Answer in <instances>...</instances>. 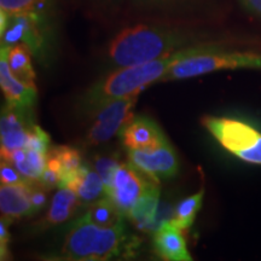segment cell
Returning <instances> with one entry per match:
<instances>
[{
  "label": "cell",
  "mask_w": 261,
  "mask_h": 261,
  "mask_svg": "<svg viewBox=\"0 0 261 261\" xmlns=\"http://www.w3.org/2000/svg\"><path fill=\"white\" fill-rule=\"evenodd\" d=\"M204 38L202 33L181 25L136 24L113 38L108 57L117 68L129 67L208 41Z\"/></svg>",
  "instance_id": "6da1fadb"
},
{
  "label": "cell",
  "mask_w": 261,
  "mask_h": 261,
  "mask_svg": "<svg viewBox=\"0 0 261 261\" xmlns=\"http://www.w3.org/2000/svg\"><path fill=\"white\" fill-rule=\"evenodd\" d=\"M215 44L218 42L205 41L145 63L117 68V70L107 75L86 91L81 99L83 109L93 113L97 108L112 100L129 96H138L149 85L161 81L172 65L177 62L192 55L210 50Z\"/></svg>",
  "instance_id": "7a4b0ae2"
},
{
  "label": "cell",
  "mask_w": 261,
  "mask_h": 261,
  "mask_svg": "<svg viewBox=\"0 0 261 261\" xmlns=\"http://www.w3.org/2000/svg\"><path fill=\"white\" fill-rule=\"evenodd\" d=\"M138 243L127 233L123 219L112 227L94 224L85 213L65 234L61 252L55 259L106 261L129 256Z\"/></svg>",
  "instance_id": "3957f363"
},
{
  "label": "cell",
  "mask_w": 261,
  "mask_h": 261,
  "mask_svg": "<svg viewBox=\"0 0 261 261\" xmlns=\"http://www.w3.org/2000/svg\"><path fill=\"white\" fill-rule=\"evenodd\" d=\"M256 69L261 70V54L250 51L225 50L218 42L210 50L179 61L166 73L160 83L182 80L220 70Z\"/></svg>",
  "instance_id": "277c9868"
},
{
  "label": "cell",
  "mask_w": 261,
  "mask_h": 261,
  "mask_svg": "<svg viewBox=\"0 0 261 261\" xmlns=\"http://www.w3.org/2000/svg\"><path fill=\"white\" fill-rule=\"evenodd\" d=\"M201 123L237 159L261 166V132L255 127L237 119L213 115L203 116Z\"/></svg>",
  "instance_id": "5b68a950"
},
{
  "label": "cell",
  "mask_w": 261,
  "mask_h": 261,
  "mask_svg": "<svg viewBox=\"0 0 261 261\" xmlns=\"http://www.w3.org/2000/svg\"><path fill=\"white\" fill-rule=\"evenodd\" d=\"M138 96H129L112 100L94 110V121L89 129L86 143L98 145L121 132L123 127L133 119Z\"/></svg>",
  "instance_id": "8992f818"
},
{
  "label": "cell",
  "mask_w": 261,
  "mask_h": 261,
  "mask_svg": "<svg viewBox=\"0 0 261 261\" xmlns=\"http://www.w3.org/2000/svg\"><path fill=\"white\" fill-rule=\"evenodd\" d=\"M151 181V178L139 171L130 162L121 163L114 174L113 181L107 190L106 196L115 203L123 217H127Z\"/></svg>",
  "instance_id": "52a82bcc"
},
{
  "label": "cell",
  "mask_w": 261,
  "mask_h": 261,
  "mask_svg": "<svg viewBox=\"0 0 261 261\" xmlns=\"http://www.w3.org/2000/svg\"><path fill=\"white\" fill-rule=\"evenodd\" d=\"M128 162L152 180L174 177L179 171V160L172 145L167 144L154 150L127 149Z\"/></svg>",
  "instance_id": "ba28073f"
},
{
  "label": "cell",
  "mask_w": 261,
  "mask_h": 261,
  "mask_svg": "<svg viewBox=\"0 0 261 261\" xmlns=\"http://www.w3.org/2000/svg\"><path fill=\"white\" fill-rule=\"evenodd\" d=\"M11 45L2 44L0 50V86L6 106L19 113L31 112L37 102V86H29L18 80L10 69L8 54Z\"/></svg>",
  "instance_id": "9c48e42d"
},
{
  "label": "cell",
  "mask_w": 261,
  "mask_h": 261,
  "mask_svg": "<svg viewBox=\"0 0 261 261\" xmlns=\"http://www.w3.org/2000/svg\"><path fill=\"white\" fill-rule=\"evenodd\" d=\"M120 133L123 145L132 150H154L169 143L158 123L143 115L133 117Z\"/></svg>",
  "instance_id": "30bf717a"
},
{
  "label": "cell",
  "mask_w": 261,
  "mask_h": 261,
  "mask_svg": "<svg viewBox=\"0 0 261 261\" xmlns=\"http://www.w3.org/2000/svg\"><path fill=\"white\" fill-rule=\"evenodd\" d=\"M154 250L162 260L191 261L182 230L168 220L163 223L154 232Z\"/></svg>",
  "instance_id": "8fae6325"
},
{
  "label": "cell",
  "mask_w": 261,
  "mask_h": 261,
  "mask_svg": "<svg viewBox=\"0 0 261 261\" xmlns=\"http://www.w3.org/2000/svg\"><path fill=\"white\" fill-rule=\"evenodd\" d=\"M31 181L14 185H2L0 188V211L2 218L11 223L16 219L31 217Z\"/></svg>",
  "instance_id": "7c38bea8"
},
{
  "label": "cell",
  "mask_w": 261,
  "mask_h": 261,
  "mask_svg": "<svg viewBox=\"0 0 261 261\" xmlns=\"http://www.w3.org/2000/svg\"><path fill=\"white\" fill-rule=\"evenodd\" d=\"M29 126H25L24 114L8 106L3 108L2 120H0L2 158H8L15 150L24 148Z\"/></svg>",
  "instance_id": "4fadbf2b"
},
{
  "label": "cell",
  "mask_w": 261,
  "mask_h": 261,
  "mask_svg": "<svg viewBox=\"0 0 261 261\" xmlns=\"http://www.w3.org/2000/svg\"><path fill=\"white\" fill-rule=\"evenodd\" d=\"M160 205V188L159 182L152 180L138 198L132 210L129 211L128 218L130 223L140 231L154 232L155 218Z\"/></svg>",
  "instance_id": "5bb4252c"
},
{
  "label": "cell",
  "mask_w": 261,
  "mask_h": 261,
  "mask_svg": "<svg viewBox=\"0 0 261 261\" xmlns=\"http://www.w3.org/2000/svg\"><path fill=\"white\" fill-rule=\"evenodd\" d=\"M79 197L81 204H91L106 194V185L103 179L96 169H91L87 166H81L67 184Z\"/></svg>",
  "instance_id": "9a60e30c"
},
{
  "label": "cell",
  "mask_w": 261,
  "mask_h": 261,
  "mask_svg": "<svg viewBox=\"0 0 261 261\" xmlns=\"http://www.w3.org/2000/svg\"><path fill=\"white\" fill-rule=\"evenodd\" d=\"M46 165L60 173L61 187H67L73 175L83 166V158L80 151L70 146H54L48 149Z\"/></svg>",
  "instance_id": "2e32d148"
},
{
  "label": "cell",
  "mask_w": 261,
  "mask_h": 261,
  "mask_svg": "<svg viewBox=\"0 0 261 261\" xmlns=\"http://www.w3.org/2000/svg\"><path fill=\"white\" fill-rule=\"evenodd\" d=\"M80 203L79 197L70 188L61 187L48 207L45 221L48 225H58L67 221Z\"/></svg>",
  "instance_id": "e0dca14e"
},
{
  "label": "cell",
  "mask_w": 261,
  "mask_h": 261,
  "mask_svg": "<svg viewBox=\"0 0 261 261\" xmlns=\"http://www.w3.org/2000/svg\"><path fill=\"white\" fill-rule=\"evenodd\" d=\"M31 48L23 42L10 46L8 61L12 74L29 86H35V71L32 65Z\"/></svg>",
  "instance_id": "ac0fdd59"
},
{
  "label": "cell",
  "mask_w": 261,
  "mask_h": 261,
  "mask_svg": "<svg viewBox=\"0 0 261 261\" xmlns=\"http://www.w3.org/2000/svg\"><path fill=\"white\" fill-rule=\"evenodd\" d=\"M51 5L52 0H0V11L10 17L35 15L47 18Z\"/></svg>",
  "instance_id": "d6986e66"
},
{
  "label": "cell",
  "mask_w": 261,
  "mask_h": 261,
  "mask_svg": "<svg viewBox=\"0 0 261 261\" xmlns=\"http://www.w3.org/2000/svg\"><path fill=\"white\" fill-rule=\"evenodd\" d=\"M204 198V188L196 194L188 196L177 204L174 210L173 223L182 231H187L192 226L194 221L200 212Z\"/></svg>",
  "instance_id": "ffe728a7"
},
{
  "label": "cell",
  "mask_w": 261,
  "mask_h": 261,
  "mask_svg": "<svg viewBox=\"0 0 261 261\" xmlns=\"http://www.w3.org/2000/svg\"><path fill=\"white\" fill-rule=\"evenodd\" d=\"M86 215L94 224L103 227H112L125 218L108 196L91 203Z\"/></svg>",
  "instance_id": "44dd1931"
},
{
  "label": "cell",
  "mask_w": 261,
  "mask_h": 261,
  "mask_svg": "<svg viewBox=\"0 0 261 261\" xmlns=\"http://www.w3.org/2000/svg\"><path fill=\"white\" fill-rule=\"evenodd\" d=\"M121 165L119 161L117 156H98L94 160V169L103 179L104 185H106V194L107 190L109 189L112 184L114 174H115L116 169Z\"/></svg>",
  "instance_id": "7402d4cb"
},
{
  "label": "cell",
  "mask_w": 261,
  "mask_h": 261,
  "mask_svg": "<svg viewBox=\"0 0 261 261\" xmlns=\"http://www.w3.org/2000/svg\"><path fill=\"white\" fill-rule=\"evenodd\" d=\"M50 137L44 129H41L38 125L32 123L28 128L27 133V139H25V145L24 148L38 150V151L45 152L47 154L48 146H50Z\"/></svg>",
  "instance_id": "603a6c76"
},
{
  "label": "cell",
  "mask_w": 261,
  "mask_h": 261,
  "mask_svg": "<svg viewBox=\"0 0 261 261\" xmlns=\"http://www.w3.org/2000/svg\"><path fill=\"white\" fill-rule=\"evenodd\" d=\"M0 181H2V185H14L29 180L21 174V172L16 168V166L11 161L2 159V163H0Z\"/></svg>",
  "instance_id": "cb8c5ba5"
},
{
  "label": "cell",
  "mask_w": 261,
  "mask_h": 261,
  "mask_svg": "<svg viewBox=\"0 0 261 261\" xmlns=\"http://www.w3.org/2000/svg\"><path fill=\"white\" fill-rule=\"evenodd\" d=\"M45 190L39 184L38 180H32L31 181V203L33 208V213H38L40 212L42 208H44L45 203H46V194H45Z\"/></svg>",
  "instance_id": "d4e9b609"
},
{
  "label": "cell",
  "mask_w": 261,
  "mask_h": 261,
  "mask_svg": "<svg viewBox=\"0 0 261 261\" xmlns=\"http://www.w3.org/2000/svg\"><path fill=\"white\" fill-rule=\"evenodd\" d=\"M39 184L41 185L42 188L46 189V190H51V189L58 187L61 185V175L56 169H54L50 166H45L44 171H42L40 178H39Z\"/></svg>",
  "instance_id": "484cf974"
},
{
  "label": "cell",
  "mask_w": 261,
  "mask_h": 261,
  "mask_svg": "<svg viewBox=\"0 0 261 261\" xmlns=\"http://www.w3.org/2000/svg\"><path fill=\"white\" fill-rule=\"evenodd\" d=\"M9 224L10 221L3 219L0 220V259L8 260L9 254V241H10V233H9Z\"/></svg>",
  "instance_id": "4316f807"
},
{
  "label": "cell",
  "mask_w": 261,
  "mask_h": 261,
  "mask_svg": "<svg viewBox=\"0 0 261 261\" xmlns=\"http://www.w3.org/2000/svg\"><path fill=\"white\" fill-rule=\"evenodd\" d=\"M248 11L261 18V0H240Z\"/></svg>",
  "instance_id": "83f0119b"
}]
</instances>
